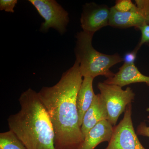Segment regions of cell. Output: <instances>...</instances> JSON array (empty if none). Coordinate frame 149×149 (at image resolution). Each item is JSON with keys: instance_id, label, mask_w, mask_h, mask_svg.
Returning a JSON list of instances; mask_svg holds the SVG:
<instances>
[{"instance_id": "obj_1", "label": "cell", "mask_w": 149, "mask_h": 149, "mask_svg": "<svg viewBox=\"0 0 149 149\" xmlns=\"http://www.w3.org/2000/svg\"><path fill=\"white\" fill-rule=\"evenodd\" d=\"M82 77L75 60L56 85L43 87L38 93L53 126L56 149H79L84 142L76 105Z\"/></svg>"}, {"instance_id": "obj_14", "label": "cell", "mask_w": 149, "mask_h": 149, "mask_svg": "<svg viewBox=\"0 0 149 149\" xmlns=\"http://www.w3.org/2000/svg\"><path fill=\"white\" fill-rule=\"evenodd\" d=\"M134 5L130 0H118L113 7L118 11L126 12L131 10Z\"/></svg>"}, {"instance_id": "obj_11", "label": "cell", "mask_w": 149, "mask_h": 149, "mask_svg": "<svg viewBox=\"0 0 149 149\" xmlns=\"http://www.w3.org/2000/svg\"><path fill=\"white\" fill-rule=\"evenodd\" d=\"M113 127L108 120L100 121L89 131L79 149H95L101 143H109L112 136Z\"/></svg>"}, {"instance_id": "obj_16", "label": "cell", "mask_w": 149, "mask_h": 149, "mask_svg": "<svg viewBox=\"0 0 149 149\" xmlns=\"http://www.w3.org/2000/svg\"><path fill=\"white\" fill-rule=\"evenodd\" d=\"M139 29L141 32V40L137 47L139 49L144 44L149 43V25L146 24L139 27Z\"/></svg>"}, {"instance_id": "obj_15", "label": "cell", "mask_w": 149, "mask_h": 149, "mask_svg": "<svg viewBox=\"0 0 149 149\" xmlns=\"http://www.w3.org/2000/svg\"><path fill=\"white\" fill-rule=\"evenodd\" d=\"M17 3V0H1L0 10L13 13L14 12V8Z\"/></svg>"}, {"instance_id": "obj_13", "label": "cell", "mask_w": 149, "mask_h": 149, "mask_svg": "<svg viewBox=\"0 0 149 149\" xmlns=\"http://www.w3.org/2000/svg\"><path fill=\"white\" fill-rule=\"evenodd\" d=\"M0 149H27L11 130L0 133Z\"/></svg>"}, {"instance_id": "obj_5", "label": "cell", "mask_w": 149, "mask_h": 149, "mask_svg": "<svg viewBox=\"0 0 149 149\" xmlns=\"http://www.w3.org/2000/svg\"><path fill=\"white\" fill-rule=\"evenodd\" d=\"M40 16L45 19L40 31L46 33L54 28L61 35L66 32L69 22V13L55 0H29Z\"/></svg>"}, {"instance_id": "obj_2", "label": "cell", "mask_w": 149, "mask_h": 149, "mask_svg": "<svg viewBox=\"0 0 149 149\" xmlns=\"http://www.w3.org/2000/svg\"><path fill=\"white\" fill-rule=\"evenodd\" d=\"M19 101L20 110L8 118L9 130L27 149H56L53 126L38 93L29 88Z\"/></svg>"}, {"instance_id": "obj_17", "label": "cell", "mask_w": 149, "mask_h": 149, "mask_svg": "<svg viewBox=\"0 0 149 149\" xmlns=\"http://www.w3.org/2000/svg\"><path fill=\"white\" fill-rule=\"evenodd\" d=\"M139 49V48L136 47V49L132 52L125 54L123 58L124 63L128 64H134L136 58L137 52Z\"/></svg>"}, {"instance_id": "obj_18", "label": "cell", "mask_w": 149, "mask_h": 149, "mask_svg": "<svg viewBox=\"0 0 149 149\" xmlns=\"http://www.w3.org/2000/svg\"><path fill=\"white\" fill-rule=\"evenodd\" d=\"M136 133L137 135L149 138V126L144 121L141 122L137 127Z\"/></svg>"}, {"instance_id": "obj_6", "label": "cell", "mask_w": 149, "mask_h": 149, "mask_svg": "<svg viewBox=\"0 0 149 149\" xmlns=\"http://www.w3.org/2000/svg\"><path fill=\"white\" fill-rule=\"evenodd\" d=\"M132 103L128 104L118 125L113 127L110 141L105 149H146L141 143L133 127Z\"/></svg>"}, {"instance_id": "obj_7", "label": "cell", "mask_w": 149, "mask_h": 149, "mask_svg": "<svg viewBox=\"0 0 149 149\" xmlns=\"http://www.w3.org/2000/svg\"><path fill=\"white\" fill-rule=\"evenodd\" d=\"M134 6L126 12H120L111 8L109 26L119 29L139 27L149 25V0H136Z\"/></svg>"}, {"instance_id": "obj_10", "label": "cell", "mask_w": 149, "mask_h": 149, "mask_svg": "<svg viewBox=\"0 0 149 149\" xmlns=\"http://www.w3.org/2000/svg\"><path fill=\"white\" fill-rule=\"evenodd\" d=\"M108 116L104 102L100 93L97 94L83 117L81 130L84 141L85 136L93 127L102 120H108Z\"/></svg>"}, {"instance_id": "obj_4", "label": "cell", "mask_w": 149, "mask_h": 149, "mask_svg": "<svg viewBox=\"0 0 149 149\" xmlns=\"http://www.w3.org/2000/svg\"><path fill=\"white\" fill-rule=\"evenodd\" d=\"M97 88L106 106L108 120L112 125L115 126L127 106L135 100V93L130 87L123 90L120 86L109 85L104 82H99Z\"/></svg>"}, {"instance_id": "obj_8", "label": "cell", "mask_w": 149, "mask_h": 149, "mask_svg": "<svg viewBox=\"0 0 149 149\" xmlns=\"http://www.w3.org/2000/svg\"><path fill=\"white\" fill-rule=\"evenodd\" d=\"M111 8L95 2L86 3L83 7L80 18L83 31L95 33L109 24Z\"/></svg>"}, {"instance_id": "obj_9", "label": "cell", "mask_w": 149, "mask_h": 149, "mask_svg": "<svg viewBox=\"0 0 149 149\" xmlns=\"http://www.w3.org/2000/svg\"><path fill=\"white\" fill-rule=\"evenodd\" d=\"M104 83L123 87L130 84L145 83L149 87V76L142 74L134 64L124 63L114 76L107 78Z\"/></svg>"}, {"instance_id": "obj_3", "label": "cell", "mask_w": 149, "mask_h": 149, "mask_svg": "<svg viewBox=\"0 0 149 149\" xmlns=\"http://www.w3.org/2000/svg\"><path fill=\"white\" fill-rule=\"evenodd\" d=\"M94 34L83 31L76 35L74 53L76 60L80 63L81 75L93 78L100 75L107 78L113 77L114 73L110 70L111 68L123 61V58L118 54H106L96 50L92 44Z\"/></svg>"}, {"instance_id": "obj_12", "label": "cell", "mask_w": 149, "mask_h": 149, "mask_svg": "<svg viewBox=\"0 0 149 149\" xmlns=\"http://www.w3.org/2000/svg\"><path fill=\"white\" fill-rule=\"evenodd\" d=\"M94 79L91 77H84L77 93L76 105L80 127L85 113L91 107L96 95L93 88Z\"/></svg>"}]
</instances>
